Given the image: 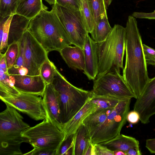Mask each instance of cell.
Segmentation results:
<instances>
[{
    "label": "cell",
    "mask_w": 155,
    "mask_h": 155,
    "mask_svg": "<svg viewBox=\"0 0 155 155\" xmlns=\"http://www.w3.org/2000/svg\"><path fill=\"white\" fill-rule=\"evenodd\" d=\"M126 33L125 27L115 25L106 39L97 43L98 72L97 77L115 68L124 69Z\"/></svg>",
    "instance_id": "277c9868"
},
{
    "label": "cell",
    "mask_w": 155,
    "mask_h": 155,
    "mask_svg": "<svg viewBox=\"0 0 155 155\" xmlns=\"http://www.w3.org/2000/svg\"><path fill=\"white\" fill-rule=\"evenodd\" d=\"M126 155H141L142 153L139 147H136L130 148L125 152Z\"/></svg>",
    "instance_id": "60d3db41"
},
{
    "label": "cell",
    "mask_w": 155,
    "mask_h": 155,
    "mask_svg": "<svg viewBox=\"0 0 155 155\" xmlns=\"http://www.w3.org/2000/svg\"><path fill=\"white\" fill-rule=\"evenodd\" d=\"M100 144L113 151L120 150L125 153L130 148L139 147V143L133 137L120 134L115 138Z\"/></svg>",
    "instance_id": "d6986e66"
},
{
    "label": "cell",
    "mask_w": 155,
    "mask_h": 155,
    "mask_svg": "<svg viewBox=\"0 0 155 155\" xmlns=\"http://www.w3.org/2000/svg\"><path fill=\"white\" fill-rule=\"evenodd\" d=\"M0 113V155H23L21 144L27 142L22 133L30 127L15 109L5 104Z\"/></svg>",
    "instance_id": "3957f363"
},
{
    "label": "cell",
    "mask_w": 155,
    "mask_h": 155,
    "mask_svg": "<svg viewBox=\"0 0 155 155\" xmlns=\"http://www.w3.org/2000/svg\"><path fill=\"white\" fill-rule=\"evenodd\" d=\"M47 8L43 5L42 0H20L15 14L31 20Z\"/></svg>",
    "instance_id": "ffe728a7"
},
{
    "label": "cell",
    "mask_w": 155,
    "mask_h": 155,
    "mask_svg": "<svg viewBox=\"0 0 155 155\" xmlns=\"http://www.w3.org/2000/svg\"><path fill=\"white\" fill-rule=\"evenodd\" d=\"M120 100L109 97L93 95L91 98V102L94 105V112L100 110L114 107Z\"/></svg>",
    "instance_id": "484cf974"
},
{
    "label": "cell",
    "mask_w": 155,
    "mask_h": 155,
    "mask_svg": "<svg viewBox=\"0 0 155 155\" xmlns=\"http://www.w3.org/2000/svg\"><path fill=\"white\" fill-rule=\"evenodd\" d=\"M105 7L107 9L108 6L111 4L113 0H103Z\"/></svg>",
    "instance_id": "7bdbcfd3"
},
{
    "label": "cell",
    "mask_w": 155,
    "mask_h": 155,
    "mask_svg": "<svg viewBox=\"0 0 155 155\" xmlns=\"http://www.w3.org/2000/svg\"><path fill=\"white\" fill-rule=\"evenodd\" d=\"M47 9L44 8L30 20L27 29L47 53L59 52L72 44L54 9Z\"/></svg>",
    "instance_id": "7a4b0ae2"
},
{
    "label": "cell",
    "mask_w": 155,
    "mask_h": 155,
    "mask_svg": "<svg viewBox=\"0 0 155 155\" xmlns=\"http://www.w3.org/2000/svg\"><path fill=\"white\" fill-rule=\"evenodd\" d=\"M57 68L48 58L42 65L40 75L46 84H52L56 74Z\"/></svg>",
    "instance_id": "4316f807"
},
{
    "label": "cell",
    "mask_w": 155,
    "mask_h": 155,
    "mask_svg": "<svg viewBox=\"0 0 155 155\" xmlns=\"http://www.w3.org/2000/svg\"><path fill=\"white\" fill-rule=\"evenodd\" d=\"M22 136L34 147L51 151H57L64 137L63 131L47 117L25 130Z\"/></svg>",
    "instance_id": "8992f818"
},
{
    "label": "cell",
    "mask_w": 155,
    "mask_h": 155,
    "mask_svg": "<svg viewBox=\"0 0 155 155\" xmlns=\"http://www.w3.org/2000/svg\"><path fill=\"white\" fill-rule=\"evenodd\" d=\"M19 53V42L14 43L8 46L4 53L8 70L11 68L15 63Z\"/></svg>",
    "instance_id": "f546056e"
},
{
    "label": "cell",
    "mask_w": 155,
    "mask_h": 155,
    "mask_svg": "<svg viewBox=\"0 0 155 155\" xmlns=\"http://www.w3.org/2000/svg\"><path fill=\"white\" fill-rule=\"evenodd\" d=\"M140 120L139 113L134 110L129 111L127 114V120L130 123L135 124L137 123Z\"/></svg>",
    "instance_id": "f35d334b"
},
{
    "label": "cell",
    "mask_w": 155,
    "mask_h": 155,
    "mask_svg": "<svg viewBox=\"0 0 155 155\" xmlns=\"http://www.w3.org/2000/svg\"><path fill=\"white\" fill-rule=\"evenodd\" d=\"M19 44L22 49L24 65L28 75H39L42 65L48 58V53L27 29Z\"/></svg>",
    "instance_id": "8fae6325"
},
{
    "label": "cell",
    "mask_w": 155,
    "mask_h": 155,
    "mask_svg": "<svg viewBox=\"0 0 155 155\" xmlns=\"http://www.w3.org/2000/svg\"><path fill=\"white\" fill-rule=\"evenodd\" d=\"M125 28L126 59L122 76L137 99L143 92L150 78L137 21L132 15L128 17Z\"/></svg>",
    "instance_id": "6da1fadb"
},
{
    "label": "cell",
    "mask_w": 155,
    "mask_h": 155,
    "mask_svg": "<svg viewBox=\"0 0 155 155\" xmlns=\"http://www.w3.org/2000/svg\"><path fill=\"white\" fill-rule=\"evenodd\" d=\"M91 97L70 120L64 124V140L70 135L75 133L79 126L83 124L85 118L93 112L94 105L91 102Z\"/></svg>",
    "instance_id": "e0dca14e"
},
{
    "label": "cell",
    "mask_w": 155,
    "mask_h": 155,
    "mask_svg": "<svg viewBox=\"0 0 155 155\" xmlns=\"http://www.w3.org/2000/svg\"><path fill=\"white\" fill-rule=\"evenodd\" d=\"M55 3L58 5L70 9L79 10V0H55Z\"/></svg>",
    "instance_id": "e575fe53"
},
{
    "label": "cell",
    "mask_w": 155,
    "mask_h": 155,
    "mask_svg": "<svg viewBox=\"0 0 155 155\" xmlns=\"http://www.w3.org/2000/svg\"><path fill=\"white\" fill-rule=\"evenodd\" d=\"M68 66L76 70L84 71L85 69L84 53L83 49L75 46H67L59 52Z\"/></svg>",
    "instance_id": "2e32d148"
},
{
    "label": "cell",
    "mask_w": 155,
    "mask_h": 155,
    "mask_svg": "<svg viewBox=\"0 0 155 155\" xmlns=\"http://www.w3.org/2000/svg\"><path fill=\"white\" fill-rule=\"evenodd\" d=\"M52 84L57 93L61 120L64 125L82 108L92 94L91 91L71 84L57 69Z\"/></svg>",
    "instance_id": "5b68a950"
},
{
    "label": "cell",
    "mask_w": 155,
    "mask_h": 155,
    "mask_svg": "<svg viewBox=\"0 0 155 155\" xmlns=\"http://www.w3.org/2000/svg\"><path fill=\"white\" fill-rule=\"evenodd\" d=\"M132 15L136 18L155 20V10L150 13L134 12Z\"/></svg>",
    "instance_id": "74e56055"
},
{
    "label": "cell",
    "mask_w": 155,
    "mask_h": 155,
    "mask_svg": "<svg viewBox=\"0 0 155 155\" xmlns=\"http://www.w3.org/2000/svg\"><path fill=\"white\" fill-rule=\"evenodd\" d=\"M30 20L17 14L13 15L10 25L8 46L14 43L19 42L27 30Z\"/></svg>",
    "instance_id": "ac0fdd59"
},
{
    "label": "cell",
    "mask_w": 155,
    "mask_h": 155,
    "mask_svg": "<svg viewBox=\"0 0 155 155\" xmlns=\"http://www.w3.org/2000/svg\"><path fill=\"white\" fill-rule=\"evenodd\" d=\"M114 155H126L125 152L120 150L113 151Z\"/></svg>",
    "instance_id": "ee69618b"
},
{
    "label": "cell",
    "mask_w": 155,
    "mask_h": 155,
    "mask_svg": "<svg viewBox=\"0 0 155 155\" xmlns=\"http://www.w3.org/2000/svg\"><path fill=\"white\" fill-rule=\"evenodd\" d=\"M47 116L50 120L63 131L60 106L57 92L52 84H46L42 96Z\"/></svg>",
    "instance_id": "5bb4252c"
},
{
    "label": "cell",
    "mask_w": 155,
    "mask_h": 155,
    "mask_svg": "<svg viewBox=\"0 0 155 155\" xmlns=\"http://www.w3.org/2000/svg\"><path fill=\"white\" fill-rule=\"evenodd\" d=\"M50 5H54L55 4V0H45Z\"/></svg>",
    "instance_id": "f6af8a7d"
},
{
    "label": "cell",
    "mask_w": 155,
    "mask_h": 155,
    "mask_svg": "<svg viewBox=\"0 0 155 155\" xmlns=\"http://www.w3.org/2000/svg\"><path fill=\"white\" fill-rule=\"evenodd\" d=\"M117 68L97 77L91 91L92 95L115 98L120 100L136 98L130 88Z\"/></svg>",
    "instance_id": "ba28073f"
},
{
    "label": "cell",
    "mask_w": 155,
    "mask_h": 155,
    "mask_svg": "<svg viewBox=\"0 0 155 155\" xmlns=\"http://www.w3.org/2000/svg\"><path fill=\"white\" fill-rule=\"evenodd\" d=\"M56 151H48L37 148L34 147L31 151L23 155H56Z\"/></svg>",
    "instance_id": "8d00e7d4"
},
{
    "label": "cell",
    "mask_w": 155,
    "mask_h": 155,
    "mask_svg": "<svg viewBox=\"0 0 155 155\" xmlns=\"http://www.w3.org/2000/svg\"><path fill=\"white\" fill-rule=\"evenodd\" d=\"M111 27L109 23L105 11L101 14L92 32L90 34L91 38L97 43L104 41L111 31Z\"/></svg>",
    "instance_id": "7402d4cb"
},
{
    "label": "cell",
    "mask_w": 155,
    "mask_h": 155,
    "mask_svg": "<svg viewBox=\"0 0 155 155\" xmlns=\"http://www.w3.org/2000/svg\"><path fill=\"white\" fill-rule=\"evenodd\" d=\"M114 107L95 111L85 118L83 124L87 128L90 135L104 121Z\"/></svg>",
    "instance_id": "603a6c76"
},
{
    "label": "cell",
    "mask_w": 155,
    "mask_h": 155,
    "mask_svg": "<svg viewBox=\"0 0 155 155\" xmlns=\"http://www.w3.org/2000/svg\"><path fill=\"white\" fill-rule=\"evenodd\" d=\"M85 69L84 74L89 80H94L98 72L97 43L89 36H86L83 48Z\"/></svg>",
    "instance_id": "9a60e30c"
},
{
    "label": "cell",
    "mask_w": 155,
    "mask_h": 155,
    "mask_svg": "<svg viewBox=\"0 0 155 155\" xmlns=\"http://www.w3.org/2000/svg\"><path fill=\"white\" fill-rule=\"evenodd\" d=\"M8 72L10 75H28L27 71L24 65L22 49L19 44L18 57L13 66L8 70Z\"/></svg>",
    "instance_id": "1f68e13d"
},
{
    "label": "cell",
    "mask_w": 155,
    "mask_h": 155,
    "mask_svg": "<svg viewBox=\"0 0 155 155\" xmlns=\"http://www.w3.org/2000/svg\"><path fill=\"white\" fill-rule=\"evenodd\" d=\"M96 155H114L113 151L100 144H95Z\"/></svg>",
    "instance_id": "d590c367"
},
{
    "label": "cell",
    "mask_w": 155,
    "mask_h": 155,
    "mask_svg": "<svg viewBox=\"0 0 155 155\" xmlns=\"http://www.w3.org/2000/svg\"><path fill=\"white\" fill-rule=\"evenodd\" d=\"M75 133L64 139L56 151V155H73Z\"/></svg>",
    "instance_id": "4dcf8cb0"
},
{
    "label": "cell",
    "mask_w": 155,
    "mask_h": 155,
    "mask_svg": "<svg viewBox=\"0 0 155 155\" xmlns=\"http://www.w3.org/2000/svg\"><path fill=\"white\" fill-rule=\"evenodd\" d=\"M19 92L15 87L7 68H0V95L16 94Z\"/></svg>",
    "instance_id": "d4e9b609"
},
{
    "label": "cell",
    "mask_w": 155,
    "mask_h": 155,
    "mask_svg": "<svg viewBox=\"0 0 155 155\" xmlns=\"http://www.w3.org/2000/svg\"><path fill=\"white\" fill-rule=\"evenodd\" d=\"M10 75L15 87L19 92L42 97L46 84L40 75Z\"/></svg>",
    "instance_id": "4fadbf2b"
},
{
    "label": "cell",
    "mask_w": 155,
    "mask_h": 155,
    "mask_svg": "<svg viewBox=\"0 0 155 155\" xmlns=\"http://www.w3.org/2000/svg\"><path fill=\"white\" fill-rule=\"evenodd\" d=\"M145 147L151 153L155 154V138L147 140Z\"/></svg>",
    "instance_id": "ab89813d"
},
{
    "label": "cell",
    "mask_w": 155,
    "mask_h": 155,
    "mask_svg": "<svg viewBox=\"0 0 155 155\" xmlns=\"http://www.w3.org/2000/svg\"><path fill=\"white\" fill-rule=\"evenodd\" d=\"M91 142L89 133L86 126L82 124L75 133L73 155H84Z\"/></svg>",
    "instance_id": "44dd1931"
},
{
    "label": "cell",
    "mask_w": 155,
    "mask_h": 155,
    "mask_svg": "<svg viewBox=\"0 0 155 155\" xmlns=\"http://www.w3.org/2000/svg\"><path fill=\"white\" fill-rule=\"evenodd\" d=\"M72 44L83 49L87 32L79 10L70 9L56 4L53 5Z\"/></svg>",
    "instance_id": "30bf717a"
},
{
    "label": "cell",
    "mask_w": 155,
    "mask_h": 155,
    "mask_svg": "<svg viewBox=\"0 0 155 155\" xmlns=\"http://www.w3.org/2000/svg\"><path fill=\"white\" fill-rule=\"evenodd\" d=\"M0 98L5 104L27 114L35 120H43L47 116L42 97L20 92L16 94L0 95Z\"/></svg>",
    "instance_id": "9c48e42d"
},
{
    "label": "cell",
    "mask_w": 155,
    "mask_h": 155,
    "mask_svg": "<svg viewBox=\"0 0 155 155\" xmlns=\"http://www.w3.org/2000/svg\"><path fill=\"white\" fill-rule=\"evenodd\" d=\"M131 99L120 101L104 121L90 135L92 143L95 144L105 142L120 134L126 121Z\"/></svg>",
    "instance_id": "52a82bcc"
},
{
    "label": "cell",
    "mask_w": 155,
    "mask_h": 155,
    "mask_svg": "<svg viewBox=\"0 0 155 155\" xmlns=\"http://www.w3.org/2000/svg\"><path fill=\"white\" fill-rule=\"evenodd\" d=\"M143 48L147 64L155 66V49L143 44Z\"/></svg>",
    "instance_id": "836d02e7"
},
{
    "label": "cell",
    "mask_w": 155,
    "mask_h": 155,
    "mask_svg": "<svg viewBox=\"0 0 155 155\" xmlns=\"http://www.w3.org/2000/svg\"><path fill=\"white\" fill-rule=\"evenodd\" d=\"M13 15L0 19V52L8 47V42L10 23Z\"/></svg>",
    "instance_id": "83f0119b"
},
{
    "label": "cell",
    "mask_w": 155,
    "mask_h": 155,
    "mask_svg": "<svg viewBox=\"0 0 155 155\" xmlns=\"http://www.w3.org/2000/svg\"><path fill=\"white\" fill-rule=\"evenodd\" d=\"M80 12L83 22L88 33L93 31L94 22L90 0H79Z\"/></svg>",
    "instance_id": "cb8c5ba5"
},
{
    "label": "cell",
    "mask_w": 155,
    "mask_h": 155,
    "mask_svg": "<svg viewBox=\"0 0 155 155\" xmlns=\"http://www.w3.org/2000/svg\"><path fill=\"white\" fill-rule=\"evenodd\" d=\"M84 155H96L94 144L91 142L87 147Z\"/></svg>",
    "instance_id": "b9f144b4"
},
{
    "label": "cell",
    "mask_w": 155,
    "mask_h": 155,
    "mask_svg": "<svg viewBox=\"0 0 155 155\" xmlns=\"http://www.w3.org/2000/svg\"><path fill=\"white\" fill-rule=\"evenodd\" d=\"M134 104V110L140 115V120L144 124L155 114V76L150 78L143 92Z\"/></svg>",
    "instance_id": "7c38bea8"
},
{
    "label": "cell",
    "mask_w": 155,
    "mask_h": 155,
    "mask_svg": "<svg viewBox=\"0 0 155 155\" xmlns=\"http://www.w3.org/2000/svg\"><path fill=\"white\" fill-rule=\"evenodd\" d=\"M20 0H0V17L5 18L15 14Z\"/></svg>",
    "instance_id": "f1b7e54d"
},
{
    "label": "cell",
    "mask_w": 155,
    "mask_h": 155,
    "mask_svg": "<svg viewBox=\"0 0 155 155\" xmlns=\"http://www.w3.org/2000/svg\"><path fill=\"white\" fill-rule=\"evenodd\" d=\"M90 0L94 16V27L101 14L106 11L107 9L105 7L103 0Z\"/></svg>",
    "instance_id": "d6a6232c"
}]
</instances>
